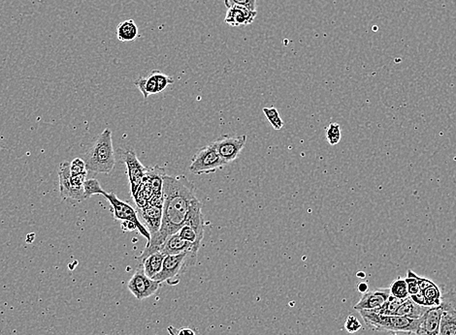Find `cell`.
I'll return each instance as SVG.
<instances>
[{
    "mask_svg": "<svg viewBox=\"0 0 456 335\" xmlns=\"http://www.w3.org/2000/svg\"><path fill=\"white\" fill-rule=\"evenodd\" d=\"M105 199L111 205V210L115 220L121 221V228L124 231H138L144 238H147L148 243L151 240V233L145 227L143 223L140 221L138 212L126 202L121 201L116 197L114 192L104 194Z\"/></svg>",
    "mask_w": 456,
    "mask_h": 335,
    "instance_id": "obj_5",
    "label": "cell"
},
{
    "mask_svg": "<svg viewBox=\"0 0 456 335\" xmlns=\"http://www.w3.org/2000/svg\"><path fill=\"white\" fill-rule=\"evenodd\" d=\"M246 142H247L246 135H241V136H227H227L220 138L212 144L216 147L220 157L227 164H229L230 162H233L239 157L241 152L245 147Z\"/></svg>",
    "mask_w": 456,
    "mask_h": 335,
    "instance_id": "obj_11",
    "label": "cell"
},
{
    "mask_svg": "<svg viewBox=\"0 0 456 335\" xmlns=\"http://www.w3.org/2000/svg\"><path fill=\"white\" fill-rule=\"evenodd\" d=\"M357 289H359V293H365L369 291V286H368L367 283L362 282L360 283Z\"/></svg>",
    "mask_w": 456,
    "mask_h": 335,
    "instance_id": "obj_35",
    "label": "cell"
},
{
    "mask_svg": "<svg viewBox=\"0 0 456 335\" xmlns=\"http://www.w3.org/2000/svg\"><path fill=\"white\" fill-rule=\"evenodd\" d=\"M59 193L62 200L85 201L84 183L87 173L71 175L70 162H62L59 168Z\"/></svg>",
    "mask_w": 456,
    "mask_h": 335,
    "instance_id": "obj_6",
    "label": "cell"
},
{
    "mask_svg": "<svg viewBox=\"0 0 456 335\" xmlns=\"http://www.w3.org/2000/svg\"><path fill=\"white\" fill-rule=\"evenodd\" d=\"M225 162L213 144H209L199 150L191 159L190 171L193 175H209L225 167Z\"/></svg>",
    "mask_w": 456,
    "mask_h": 335,
    "instance_id": "obj_7",
    "label": "cell"
},
{
    "mask_svg": "<svg viewBox=\"0 0 456 335\" xmlns=\"http://www.w3.org/2000/svg\"><path fill=\"white\" fill-rule=\"evenodd\" d=\"M70 171L71 175H83L87 173V166H85V161L81 158H75L72 162H70Z\"/></svg>",
    "mask_w": 456,
    "mask_h": 335,
    "instance_id": "obj_30",
    "label": "cell"
},
{
    "mask_svg": "<svg viewBox=\"0 0 456 335\" xmlns=\"http://www.w3.org/2000/svg\"><path fill=\"white\" fill-rule=\"evenodd\" d=\"M405 300H401V298H395L392 295H390L388 300L383 303L382 307L373 311L376 313L382 314V315H396L399 306L402 305L403 301Z\"/></svg>",
    "mask_w": 456,
    "mask_h": 335,
    "instance_id": "obj_22",
    "label": "cell"
},
{
    "mask_svg": "<svg viewBox=\"0 0 456 335\" xmlns=\"http://www.w3.org/2000/svg\"><path fill=\"white\" fill-rule=\"evenodd\" d=\"M224 5L227 9L234 5H240L248 8L251 11H258V0H224Z\"/></svg>",
    "mask_w": 456,
    "mask_h": 335,
    "instance_id": "obj_28",
    "label": "cell"
},
{
    "mask_svg": "<svg viewBox=\"0 0 456 335\" xmlns=\"http://www.w3.org/2000/svg\"><path fill=\"white\" fill-rule=\"evenodd\" d=\"M138 214L144 221V226L151 233V236L159 232L162 227V207L148 204L146 207L138 209Z\"/></svg>",
    "mask_w": 456,
    "mask_h": 335,
    "instance_id": "obj_16",
    "label": "cell"
},
{
    "mask_svg": "<svg viewBox=\"0 0 456 335\" xmlns=\"http://www.w3.org/2000/svg\"><path fill=\"white\" fill-rule=\"evenodd\" d=\"M134 84L143 95L144 99H147L150 95H157L167 90L168 85L174 84V80L159 70H154L149 76L139 78Z\"/></svg>",
    "mask_w": 456,
    "mask_h": 335,
    "instance_id": "obj_10",
    "label": "cell"
},
{
    "mask_svg": "<svg viewBox=\"0 0 456 335\" xmlns=\"http://www.w3.org/2000/svg\"><path fill=\"white\" fill-rule=\"evenodd\" d=\"M416 279H418L419 289H421V291H424L427 289V288L430 287V286L435 284V283L433 281H431V280L424 279V277L419 276L418 274H416Z\"/></svg>",
    "mask_w": 456,
    "mask_h": 335,
    "instance_id": "obj_34",
    "label": "cell"
},
{
    "mask_svg": "<svg viewBox=\"0 0 456 335\" xmlns=\"http://www.w3.org/2000/svg\"><path fill=\"white\" fill-rule=\"evenodd\" d=\"M263 114L275 130H281L284 126V121L280 116L278 110L275 107L264 108Z\"/></svg>",
    "mask_w": 456,
    "mask_h": 335,
    "instance_id": "obj_26",
    "label": "cell"
},
{
    "mask_svg": "<svg viewBox=\"0 0 456 335\" xmlns=\"http://www.w3.org/2000/svg\"><path fill=\"white\" fill-rule=\"evenodd\" d=\"M87 170L97 173H112L116 165L115 150L113 147L112 131L106 128L97 138L90 149L85 154Z\"/></svg>",
    "mask_w": 456,
    "mask_h": 335,
    "instance_id": "obj_2",
    "label": "cell"
},
{
    "mask_svg": "<svg viewBox=\"0 0 456 335\" xmlns=\"http://www.w3.org/2000/svg\"><path fill=\"white\" fill-rule=\"evenodd\" d=\"M106 191L103 190L102 187H101L100 181L95 178L87 179L84 183V194L85 200L90 199V197L93 195H103Z\"/></svg>",
    "mask_w": 456,
    "mask_h": 335,
    "instance_id": "obj_25",
    "label": "cell"
},
{
    "mask_svg": "<svg viewBox=\"0 0 456 335\" xmlns=\"http://www.w3.org/2000/svg\"><path fill=\"white\" fill-rule=\"evenodd\" d=\"M190 250L198 251L199 249L196 248L193 244L182 240L178 233L170 236L160 249V252H162L165 256L179 255V254Z\"/></svg>",
    "mask_w": 456,
    "mask_h": 335,
    "instance_id": "obj_17",
    "label": "cell"
},
{
    "mask_svg": "<svg viewBox=\"0 0 456 335\" xmlns=\"http://www.w3.org/2000/svg\"><path fill=\"white\" fill-rule=\"evenodd\" d=\"M424 293L428 307H435V306L441 305L442 293L436 284L430 286V287L424 291Z\"/></svg>",
    "mask_w": 456,
    "mask_h": 335,
    "instance_id": "obj_23",
    "label": "cell"
},
{
    "mask_svg": "<svg viewBox=\"0 0 456 335\" xmlns=\"http://www.w3.org/2000/svg\"><path fill=\"white\" fill-rule=\"evenodd\" d=\"M164 258V254L160 251L148 256L143 261H141L142 267H143L144 272L148 277L155 279V277L162 271Z\"/></svg>",
    "mask_w": 456,
    "mask_h": 335,
    "instance_id": "obj_19",
    "label": "cell"
},
{
    "mask_svg": "<svg viewBox=\"0 0 456 335\" xmlns=\"http://www.w3.org/2000/svg\"><path fill=\"white\" fill-rule=\"evenodd\" d=\"M410 298L414 301V303H418V305L427 306L426 300V298H424V291H419V292L416 293V295L410 296Z\"/></svg>",
    "mask_w": 456,
    "mask_h": 335,
    "instance_id": "obj_33",
    "label": "cell"
},
{
    "mask_svg": "<svg viewBox=\"0 0 456 335\" xmlns=\"http://www.w3.org/2000/svg\"><path fill=\"white\" fill-rule=\"evenodd\" d=\"M258 11H251L248 8L234 5L228 8L224 22L232 28L246 27L255 20Z\"/></svg>",
    "mask_w": 456,
    "mask_h": 335,
    "instance_id": "obj_15",
    "label": "cell"
},
{
    "mask_svg": "<svg viewBox=\"0 0 456 335\" xmlns=\"http://www.w3.org/2000/svg\"><path fill=\"white\" fill-rule=\"evenodd\" d=\"M359 313L368 328L377 331L416 334L421 323V319L414 320L398 315H382L370 310H361Z\"/></svg>",
    "mask_w": 456,
    "mask_h": 335,
    "instance_id": "obj_3",
    "label": "cell"
},
{
    "mask_svg": "<svg viewBox=\"0 0 456 335\" xmlns=\"http://www.w3.org/2000/svg\"><path fill=\"white\" fill-rule=\"evenodd\" d=\"M168 334L170 335H198L194 329L191 328L177 329L170 326L167 329Z\"/></svg>",
    "mask_w": 456,
    "mask_h": 335,
    "instance_id": "obj_32",
    "label": "cell"
},
{
    "mask_svg": "<svg viewBox=\"0 0 456 335\" xmlns=\"http://www.w3.org/2000/svg\"><path fill=\"white\" fill-rule=\"evenodd\" d=\"M357 277H359V279H365V274L364 272H362V274H357Z\"/></svg>",
    "mask_w": 456,
    "mask_h": 335,
    "instance_id": "obj_36",
    "label": "cell"
},
{
    "mask_svg": "<svg viewBox=\"0 0 456 335\" xmlns=\"http://www.w3.org/2000/svg\"><path fill=\"white\" fill-rule=\"evenodd\" d=\"M139 36L138 27L133 20H126L116 28V37L121 42H131Z\"/></svg>",
    "mask_w": 456,
    "mask_h": 335,
    "instance_id": "obj_20",
    "label": "cell"
},
{
    "mask_svg": "<svg viewBox=\"0 0 456 335\" xmlns=\"http://www.w3.org/2000/svg\"><path fill=\"white\" fill-rule=\"evenodd\" d=\"M390 295V288H377V289L368 291L367 293H364L359 303L354 305V309L357 311L376 310V309L382 307Z\"/></svg>",
    "mask_w": 456,
    "mask_h": 335,
    "instance_id": "obj_13",
    "label": "cell"
},
{
    "mask_svg": "<svg viewBox=\"0 0 456 335\" xmlns=\"http://www.w3.org/2000/svg\"><path fill=\"white\" fill-rule=\"evenodd\" d=\"M442 314V303L439 306L429 307L421 318V323L416 335H440Z\"/></svg>",
    "mask_w": 456,
    "mask_h": 335,
    "instance_id": "obj_14",
    "label": "cell"
},
{
    "mask_svg": "<svg viewBox=\"0 0 456 335\" xmlns=\"http://www.w3.org/2000/svg\"><path fill=\"white\" fill-rule=\"evenodd\" d=\"M361 328L362 324L356 316L349 315L348 318H347L346 323H344V329H346L347 331L349 332V334H354V332L359 331Z\"/></svg>",
    "mask_w": 456,
    "mask_h": 335,
    "instance_id": "obj_31",
    "label": "cell"
},
{
    "mask_svg": "<svg viewBox=\"0 0 456 335\" xmlns=\"http://www.w3.org/2000/svg\"><path fill=\"white\" fill-rule=\"evenodd\" d=\"M119 152H120L121 159L126 166V173H128L129 184H131V193L132 198H133L143 183L147 168L140 162L133 150H120Z\"/></svg>",
    "mask_w": 456,
    "mask_h": 335,
    "instance_id": "obj_8",
    "label": "cell"
},
{
    "mask_svg": "<svg viewBox=\"0 0 456 335\" xmlns=\"http://www.w3.org/2000/svg\"><path fill=\"white\" fill-rule=\"evenodd\" d=\"M177 233L182 240L193 244L196 248H200L202 240H203V236L199 235V233L196 232L193 228H191V226L186 224L184 225Z\"/></svg>",
    "mask_w": 456,
    "mask_h": 335,
    "instance_id": "obj_21",
    "label": "cell"
},
{
    "mask_svg": "<svg viewBox=\"0 0 456 335\" xmlns=\"http://www.w3.org/2000/svg\"><path fill=\"white\" fill-rule=\"evenodd\" d=\"M160 283L148 277L142 266L138 267L128 283V290L139 300L154 296L160 290Z\"/></svg>",
    "mask_w": 456,
    "mask_h": 335,
    "instance_id": "obj_9",
    "label": "cell"
},
{
    "mask_svg": "<svg viewBox=\"0 0 456 335\" xmlns=\"http://www.w3.org/2000/svg\"><path fill=\"white\" fill-rule=\"evenodd\" d=\"M198 253V251L190 250L179 255L165 256L162 271L154 280L160 284L167 282L170 286L177 285L186 269L196 264Z\"/></svg>",
    "mask_w": 456,
    "mask_h": 335,
    "instance_id": "obj_4",
    "label": "cell"
},
{
    "mask_svg": "<svg viewBox=\"0 0 456 335\" xmlns=\"http://www.w3.org/2000/svg\"><path fill=\"white\" fill-rule=\"evenodd\" d=\"M162 194V227L159 232L151 236V240L147 243L141 255L137 257L139 261L160 252L165 240L183 227L191 207L199 201L196 187L185 176H165Z\"/></svg>",
    "mask_w": 456,
    "mask_h": 335,
    "instance_id": "obj_1",
    "label": "cell"
},
{
    "mask_svg": "<svg viewBox=\"0 0 456 335\" xmlns=\"http://www.w3.org/2000/svg\"><path fill=\"white\" fill-rule=\"evenodd\" d=\"M390 289L393 297L401 298V300H405V298L410 297L406 280L400 279V277L391 283Z\"/></svg>",
    "mask_w": 456,
    "mask_h": 335,
    "instance_id": "obj_24",
    "label": "cell"
},
{
    "mask_svg": "<svg viewBox=\"0 0 456 335\" xmlns=\"http://www.w3.org/2000/svg\"><path fill=\"white\" fill-rule=\"evenodd\" d=\"M342 132L341 127L336 122L329 124L326 128V139L330 145H338L341 141Z\"/></svg>",
    "mask_w": 456,
    "mask_h": 335,
    "instance_id": "obj_27",
    "label": "cell"
},
{
    "mask_svg": "<svg viewBox=\"0 0 456 335\" xmlns=\"http://www.w3.org/2000/svg\"><path fill=\"white\" fill-rule=\"evenodd\" d=\"M405 280L407 286H408L409 296L416 295L421 291L418 279H416V274L411 269L407 272V279Z\"/></svg>",
    "mask_w": 456,
    "mask_h": 335,
    "instance_id": "obj_29",
    "label": "cell"
},
{
    "mask_svg": "<svg viewBox=\"0 0 456 335\" xmlns=\"http://www.w3.org/2000/svg\"><path fill=\"white\" fill-rule=\"evenodd\" d=\"M443 314L440 335H456V291L442 295Z\"/></svg>",
    "mask_w": 456,
    "mask_h": 335,
    "instance_id": "obj_12",
    "label": "cell"
},
{
    "mask_svg": "<svg viewBox=\"0 0 456 335\" xmlns=\"http://www.w3.org/2000/svg\"><path fill=\"white\" fill-rule=\"evenodd\" d=\"M428 306L418 305V303H414V301L409 297L403 301L402 305L399 306L396 315L418 320V319H421V317L424 315V313L428 310Z\"/></svg>",
    "mask_w": 456,
    "mask_h": 335,
    "instance_id": "obj_18",
    "label": "cell"
}]
</instances>
